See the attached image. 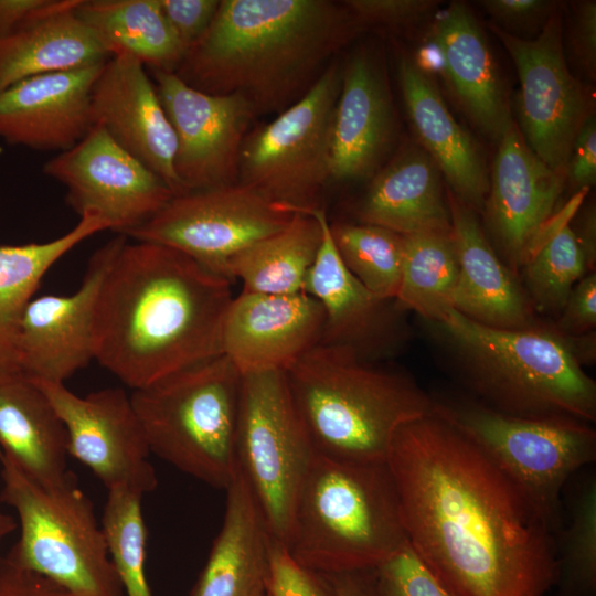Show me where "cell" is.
<instances>
[{
  "instance_id": "cell-1",
  "label": "cell",
  "mask_w": 596,
  "mask_h": 596,
  "mask_svg": "<svg viewBox=\"0 0 596 596\" xmlns=\"http://www.w3.org/2000/svg\"><path fill=\"white\" fill-rule=\"evenodd\" d=\"M386 465L408 543L453 596H545L557 585L556 531L446 421L401 426Z\"/></svg>"
},
{
  "instance_id": "cell-2",
  "label": "cell",
  "mask_w": 596,
  "mask_h": 596,
  "mask_svg": "<svg viewBox=\"0 0 596 596\" xmlns=\"http://www.w3.org/2000/svg\"><path fill=\"white\" fill-rule=\"evenodd\" d=\"M231 280L126 237L100 287L94 360L134 391L222 354Z\"/></svg>"
},
{
  "instance_id": "cell-3",
  "label": "cell",
  "mask_w": 596,
  "mask_h": 596,
  "mask_svg": "<svg viewBox=\"0 0 596 596\" xmlns=\"http://www.w3.org/2000/svg\"><path fill=\"white\" fill-rule=\"evenodd\" d=\"M330 0H220L204 35L173 72L211 95H238L258 115H279L305 96L361 30Z\"/></svg>"
},
{
  "instance_id": "cell-4",
  "label": "cell",
  "mask_w": 596,
  "mask_h": 596,
  "mask_svg": "<svg viewBox=\"0 0 596 596\" xmlns=\"http://www.w3.org/2000/svg\"><path fill=\"white\" fill-rule=\"evenodd\" d=\"M430 323L478 402L518 417L596 421V383L553 327L492 328L455 309Z\"/></svg>"
},
{
  "instance_id": "cell-5",
  "label": "cell",
  "mask_w": 596,
  "mask_h": 596,
  "mask_svg": "<svg viewBox=\"0 0 596 596\" xmlns=\"http://www.w3.org/2000/svg\"><path fill=\"white\" fill-rule=\"evenodd\" d=\"M285 374L316 454L333 459L385 462L397 429L434 411L413 376L347 348L319 343Z\"/></svg>"
},
{
  "instance_id": "cell-6",
  "label": "cell",
  "mask_w": 596,
  "mask_h": 596,
  "mask_svg": "<svg viewBox=\"0 0 596 596\" xmlns=\"http://www.w3.org/2000/svg\"><path fill=\"white\" fill-rule=\"evenodd\" d=\"M406 541L386 461L316 454L286 547L300 566L317 575L372 571Z\"/></svg>"
},
{
  "instance_id": "cell-7",
  "label": "cell",
  "mask_w": 596,
  "mask_h": 596,
  "mask_svg": "<svg viewBox=\"0 0 596 596\" xmlns=\"http://www.w3.org/2000/svg\"><path fill=\"white\" fill-rule=\"evenodd\" d=\"M242 374L223 354L135 390L130 400L151 454L226 490L237 475Z\"/></svg>"
},
{
  "instance_id": "cell-8",
  "label": "cell",
  "mask_w": 596,
  "mask_h": 596,
  "mask_svg": "<svg viewBox=\"0 0 596 596\" xmlns=\"http://www.w3.org/2000/svg\"><path fill=\"white\" fill-rule=\"evenodd\" d=\"M0 500L13 508L20 536L4 556L18 570L41 575L73 596H125L94 504L73 472L43 486L0 450Z\"/></svg>"
},
{
  "instance_id": "cell-9",
  "label": "cell",
  "mask_w": 596,
  "mask_h": 596,
  "mask_svg": "<svg viewBox=\"0 0 596 596\" xmlns=\"http://www.w3.org/2000/svg\"><path fill=\"white\" fill-rule=\"evenodd\" d=\"M433 398V413L468 438L558 534L565 486L596 459L592 424L573 418L512 416L466 398Z\"/></svg>"
},
{
  "instance_id": "cell-10",
  "label": "cell",
  "mask_w": 596,
  "mask_h": 596,
  "mask_svg": "<svg viewBox=\"0 0 596 596\" xmlns=\"http://www.w3.org/2000/svg\"><path fill=\"white\" fill-rule=\"evenodd\" d=\"M236 456L273 539L287 547L316 451L285 372L242 374Z\"/></svg>"
},
{
  "instance_id": "cell-11",
  "label": "cell",
  "mask_w": 596,
  "mask_h": 596,
  "mask_svg": "<svg viewBox=\"0 0 596 596\" xmlns=\"http://www.w3.org/2000/svg\"><path fill=\"white\" fill-rule=\"evenodd\" d=\"M342 66L334 58L309 92L268 124L249 130L238 182L292 212L319 207L331 180V129Z\"/></svg>"
},
{
  "instance_id": "cell-12",
  "label": "cell",
  "mask_w": 596,
  "mask_h": 596,
  "mask_svg": "<svg viewBox=\"0 0 596 596\" xmlns=\"http://www.w3.org/2000/svg\"><path fill=\"white\" fill-rule=\"evenodd\" d=\"M295 213L237 182L174 195L124 235L174 248L225 278L233 256L283 230Z\"/></svg>"
},
{
  "instance_id": "cell-13",
  "label": "cell",
  "mask_w": 596,
  "mask_h": 596,
  "mask_svg": "<svg viewBox=\"0 0 596 596\" xmlns=\"http://www.w3.org/2000/svg\"><path fill=\"white\" fill-rule=\"evenodd\" d=\"M520 81V131L529 148L564 174L575 138L592 111L586 88L571 73L564 55L562 19L556 11L535 39L514 36L492 22Z\"/></svg>"
},
{
  "instance_id": "cell-14",
  "label": "cell",
  "mask_w": 596,
  "mask_h": 596,
  "mask_svg": "<svg viewBox=\"0 0 596 596\" xmlns=\"http://www.w3.org/2000/svg\"><path fill=\"white\" fill-rule=\"evenodd\" d=\"M43 173L63 184L67 204L126 234L159 212L173 196L169 185L93 125L72 148L45 162Z\"/></svg>"
},
{
  "instance_id": "cell-15",
  "label": "cell",
  "mask_w": 596,
  "mask_h": 596,
  "mask_svg": "<svg viewBox=\"0 0 596 596\" xmlns=\"http://www.w3.org/2000/svg\"><path fill=\"white\" fill-rule=\"evenodd\" d=\"M31 382L62 421L67 454L88 467L107 490L127 488L143 496L156 489L151 451L130 396L123 389L108 387L82 397L64 383Z\"/></svg>"
},
{
  "instance_id": "cell-16",
  "label": "cell",
  "mask_w": 596,
  "mask_h": 596,
  "mask_svg": "<svg viewBox=\"0 0 596 596\" xmlns=\"http://www.w3.org/2000/svg\"><path fill=\"white\" fill-rule=\"evenodd\" d=\"M151 72L175 132L174 170L183 193L237 183L242 146L256 117L252 105L238 95L194 89L173 72Z\"/></svg>"
},
{
  "instance_id": "cell-17",
  "label": "cell",
  "mask_w": 596,
  "mask_h": 596,
  "mask_svg": "<svg viewBox=\"0 0 596 596\" xmlns=\"http://www.w3.org/2000/svg\"><path fill=\"white\" fill-rule=\"evenodd\" d=\"M498 143L481 212L483 230L496 253L520 278L522 266L557 212L566 181L535 156L514 121Z\"/></svg>"
},
{
  "instance_id": "cell-18",
  "label": "cell",
  "mask_w": 596,
  "mask_h": 596,
  "mask_svg": "<svg viewBox=\"0 0 596 596\" xmlns=\"http://www.w3.org/2000/svg\"><path fill=\"white\" fill-rule=\"evenodd\" d=\"M126 236L118 234L91 257L72 295H44L28 304L20 327V375L64 383L94 360V319L103 281Z\"/></svg>"
},
{
  "instance_id": "cell-19",
  "label": "cell",
  "mask_w": 596,
  "mask_h": 596,
  "mask_svg": "<svg viewBox=\"0 0 596 596\" xmlns=\"http://www.w3.org/2000/svg\"><path fill=\"white\" fill-rule=\"evenodd\" d=\"M320 221L322 241L304 291L323 311L321 344L347 348L381 362L395 355L408 337V327L394 300L369 291L344 266L332 241L323 209L308 210Z\"/></svg>"
},
{
  "instance_id": "cell-20",
  "label": "cell",
  "mask_w": 596,
  "mask_h": 596,
  "mask_svg": "<svg viewBox=\"0 0 596 596\" xmlns=\"http://www.w3.org/2000/svg\"><path fill=\"white\" fill-rule=\"evenodd\" d=\"M92 124L158 174L174 195L177 137L146 66L128 54L110 56L91 91Z\"/></svg>"
},
{
  "instance_id": "cell-21",
  "label": "cell",
  "mask_w": 596,
  "mask_h": 596,
  "mask_svg": "<svg viewBox=\"0 0 596 596\" xmlns=\"http://www.w3.org/2000/svg\"><path fill=\"white\" fill-rule=\"evenodd\" d=\"M323 311L307 292L233 297L222 330V354L241 374L286 372L321 341Z\"/></svg>"
},
{
  "instance_id": "cell-22",
  "label": "cell",
  "mask_w": 596,
  "mask_h": 596,
  "mask_svg": "<svg viewBox=\"0 0 596 596\" xmlns=\"http://www.w3.org/2000/svg\"><path fill=\"white\" fill-rule=\"evenodd\" d=\"M105 63L29 77L1 91L0 138L36 150L75 146L93 126L91 91Z\"/></svg>"
},
{
  "instance_id": "cell-23",
  "label": "cell",
  "mask_w": 596,
  "mask_h": 596,
  "mask_svg": "<svg viewBox=\"0 0 596 596\" xmlns=\"http://www.w3.org/2000/svg\"><path fill=\"white\" fill-rule=\"evenodd\" d=\"M429 38L458 106L477 128L499 142L513 120L497 61L472 11L464 2L453 1L435 15Z\"/></svg>"
},
{
  "instance_id": "cell-24",
  "label": "cell",
  "mask_w": 596,
  "mask_h": 596,
  "mask_svg": "<svg viewBox=\"0 0 596 596\" xmlns=\"http://www.w3.org/2000/svg\"><path fill=\"white\" fill-rule=\"evenodd\" d=\"M394 132V109L384 72L369 50L342 66L331 129V180L371 177Z\"/></svg>"
},
{
  "instance_id": "cell-25",
  "label": "cell",
  "mask_w": 596,
  "mask_h": 596,
  "mask_svg": "<svg viewBox=\"0 0 596 596\" xmlns=\"http://www.w3.org/2000/svg\"><path fill=\"white\" fill-rule=\"evenodd\" d=\"M447 201L459 266L454 309L492 328L535 324V311L521 279L496 253L477 212L449 190Z\"/></svg>"
},
{
  "instance_id": "cell-26",
  "label": "cell",
  "mask_w": 596,
  "mask_h": 596,
  "mask_svg": "<svg viewBox=\"0 0 596 596\" xmlns=\"http://www.w3.org/2000/svg\"><path fill=\"white\" fill-rule=\"evenodd\" d=\"M398 81L421 147L438 167L448 190L481 213L489 173L476 141L456 121L430 76L407 54L400 58Z\"/></svg>"
},
{
  "instance_id": "cell-27",
  "label": "cell",
  "mask_w": 596,
  "mask_h": 596,
  "mask_svg": "<svg viewBox=\"0 0 596 596\" xmlns=\"http://www.w3.org/2000/svg\"><path fill=\"white\" fill-rule=\"evenodd\" d=\"M225 491L221 530L190 596H260L268 592L273 536L240 470Z\"/></svg>"
},
{
  "instance_id": "cell-28",
  "label": "cell",
  "mask_w": 596,
  "mask_h": 596,
  "mask_svg": "<svg viewBox=\"0 0 596 596\" xmlns=\"http://www.w3.org/2000/svg\"><path fill=\"white\" fill-rule=\"evenodd\" d=\"M443 175L422 147H409L375 173L360 201L362 223L401 235L451 232Z\"/></svg>"
},
{
  "instance_id": "cell-29",
  "label": "cell",
  "mask_w": 596,
  "mask_h": 596,
  "mask_svg": "<svg viewBox=\"0 0 596 596\" xmlns=\"http://www.w3.org/2000/svg\"><path fill=\"white\" fill-rule=\"evenodd\" d=\"M79 0H63L0 38V92L22 79L103 64L109 53L79 20Z\"/></svg>"
},
{
  "instance_id": "cell-30",
  "label": "cell",
  "mask_w": 596,
  "mask_h": 596,
  "mask_svg": "<svg viewBox=\"0 0 596 596\" xmlns=\"http://www.w3.org/2000/svg\"><path fill=\"white\" fill-rule=\"evenodd\" d=\"M0 450L43 486L71 473L65 427L44 393L22 375L0 382Z\"/></svg>"
},
{
  "instance_id": "cell-31",
  "label": "cell",
  "mask_w": 596,
  "mask_h": 596,
  "mask_svg": "<svg viewBox=\"0 0 596 596\" xmlns=\"http://www.w3.org/2000/svg\"><path fill=\"white\" fill-rule=\"evenodd\" d=\"M104 230H109L106 221L84 215L71 231L55 240L0 245V382L20 375L21 321L43 276L81 242Z\"/></svg>"
},
{
  "instance_id": "cell-32",
  "label": "cell",
  "mask_w": 596,
  "mask_h": 596,
  "mask_svg": "<svg viewBox=\"0 0 596 596\" xmlns=\"http://www.w3.org/2000/svg\"><path fill=\"white\" fill-rule=\"evenodd\" d=\"M75 13L110 56L128 54L151 71L174 72L185 53L159 0H79Z\"/></svg>"
},
{
  "instance_id": "cell-33",
  "label": "cell",
  "mask_w": 596,
  "mask_h": 596,
  "mask_svg": "<svg viewBox=\"0 0 596 596\" xmlns=\"http://www.w3.org/2000/svg\"><path fill=\"white\" fill-rule=\"evenodd\" d=\"M322 241V227L311 212H296L280 231L233 256L225 278L238 279L243 291L267 295L302 292Z\"/></svg>"
},
{
  "instance_id": "cell-34",
  "label": "cell",
  "mask_w": 596,
  "mask_h": 596,
  "mask_svg": "<svg viewBox=\"0 0 596 596\" xmlns=\"http://www.w3.org/2000/svg\"><path fill=\"white\" fill-rule=\"evenodd\" d=\"M588 191L575 192L556 212L521 268L520 278L535 312L557 317L575 284L595 272L571 226Z\"/></svg>"
},
{
  "instance_id": "cell-35",
  "label": "cell",
  "mask_w": 596,
  "mask_h": 596,
  "mask_svg": "<svg viewBox=\"0 0 596 596\" xmlns=\"http://www.w3.org/2000/svg\"><path fill=\"white\" fill-rule=\"evenodd\" d=\"M404 258L397 308L413 311L429 322L443 319L454 309L458 259L449 233L404 236Z\"/></svg>"
},
{
  "instance_id": "cell-36",
  "label": "cell",
  "mask_w": 596,
  "mask_h": 596,
  "mask_svg": "<svg viewBox=\"0 0 596 596\" xmlns=\"http://www.w3.org/2000/svg\"><path fill=\"white\" fill-rule=\"evenodd\" d=\"M329 228L348 270L376 297L394 300L402 276L404 235L362 222H329Z\"/></svg>"
},
{
  "instance_id": "cell-37",
  "label": "cell",
  "mask_w": 596,
  "mask_h": 596,
  "mask_svg": "<svg viewBox=\"0 0 596 596\" xmlns=\"http://www.w3.org/2000/svg\"><path fill=\"white\" fill-rule=\"evenodd\" d=\"M583 476L571 489L568 520L556 538L562 596L596 594V477Z\"/></svg>"
},
{
  "instance_id": "cell-38",
  "label": "cell",
  "mask_w": 596,
  "mask_h": 596,
  "mask_svg": "<svg viewBox=\"0 0 596 596\" xmlns=\"http://www.w3.org/2000/svg\"><path fill=\"white\" fill-rule=\"evenodd\" d=\"M107 491L100 525L124 594L152 596L146 574L147 528L142 496L127 488Z\"/></svg>"
},
{
  "instance_id": "cell-39",
  "label": "cell",
  "mask_w": 596,
  "mask_h": 596,
  "mask_svg": "<svg viewBox=\"0 0 596 596\" xmlns=\"http://www.w3.org/2000/svg\"><path fill=\"white\" fill-rule=\"evenodd\" d=\"M375 596H453L406 541L372 570Z\"/></svg>"
},
{
  "instance_id": "cell-40",
  "label": "cell",
  "mask_w": 596,
  "mask_h": 596,
  "mask_svg": "<svg viewBox=\"0 0 596 596\" xmlns=\"http://www.w3.org/2000/svg\"><path fill=\"white\" fill-rule=\"evenodd\" d=\"M268 592L272 596H331L323 579L300 566L288 550L273 539Z\"/></svg>"
},
{
  "instance_id": "cell-41",
  "label": "cell",
  "mask_w": 596,
  "mask_h": 596,
  "mask_svg": "<svg viewBox=\"0 0 596 596\" xmlns=\"http://www.w3.org/2000/svg\"><path fill=\"white\" fill-rule=\"evenodd\" d=\"M480 3L492 23L512 35L540 33L558 8L556 1L546 0H483Z\"/></svg>"
},
{
  "instance_id": "cell-42",
  "label": "cell",
  "mask_w": 596,
  "mask_h": 596,
  "mask_svg": "<svg viewBox=\"0 0 596 596\" xmlns=\"http://www.w3.org/2000/svg\"><path fill=\"white\" fill-rule=\"evenodd\" d=\"M343 4L358 23L401 26L424 18L438 4L432 0H348Z\"/></svg>"
},
{
  "instance_id": "cell-43",
  "label": "cell",
  "mask_w": 596,
  "mask_h": 596,
  "mask_svg": "<svg viewBox=\"0 0 596 596\" xmlns=\"http://www.w3.org/2000/svg\"><path fill=\"white\" fill-rule=\"evenodd\" d=\"M159 2L185 52L204 35L220 7V0H159Z\"/></svg>"
},
{
  "instance_id": "cell-44",
  "label": "cell",
  "mask_w": 596,
  "mask_h": 596,
  "mask_svg": "<svg viewBox=\"0 0 596 596\" xmlns=\"http://www.w3.org/2000/svg\"><path fill=\"white\" fill-rule=\"evenodd\" d=\"M595 327L596 272H589L571 290L553 328L562 336H582Z\"/></svg>"
},
{
  "instance_id": "cell-45",
  "label": "cell",
  "mask_w": 596,
  "mask_h": 596,
  "mask_svg": "<svg viewBox=\"0 0 596 596\" xmlns=\"http://www.w3.org/2000/svg\"><path fill=\"white\" fill-rule=\"evenodd\" d=\"M565 181L576 192L589 190L596 182V120L594 113L579 129L570 152L565 169Z\"/></svg>"
},
{
  "instance_id": "cell-46",
  "label": "cell",
  "mask_w": 596,
  "mask_h": 596,
  "mask_svg": "<svg viewBox=\"0 0 596 596\" xmlns=\"http://www.w3.org/2000/svg\"><path fill=\"white\" fill-rule=\"evenodd\" d=\"M570 43L577 64L590 77L596 70V1H579L574 6Z\"/></svg>"
},
{
  "instance_id": "cell-47",
  "label": "cell",
  "mask_w": 596,
  "mask_h": 596,
  "mask_svg": "<svg viewBox=\"0 0 596 596\" xmlns=\"http://www.w3.org/2000/svg\"><path fill=\"white\" fill-rule=\"evenodd\" d=\"M0 596H73L47 578L18 570L0 557Z\"/></svg>"
},
{
  "instance_id": "cell-48",
  "label": "cell",
  "mask_w": 596,
  "mask_h": 596,
  "mask_svg": "<svg viewBox=\"0 0 596 596\" xmlns=\"http://www.w3.org/2000/svg\"><path fill=\"white\" fill-rule=\"evenodd\" d=\"M63 0H0V38L56 9Z\"/></svg>"
},
{
  "instance_id": "cell-49",
  "label": "cell",
  "mask_w": 596,
  "mask_h": 596,
  "mask_svg": "<svg viewBox=\"0 0 596 596\" xmlns=\"http://www.w3.org/2000/svg\"><path fill=\"white\" fill-rule=\"evenodd\" d=\"M319 576L331 596H375L372 571Z\"/></svg>"
},
{
  "instance_id": "cell-50",
  "label": "cell",
  "mask_w": 596,
  "mask_h": 596,
  "mask_svg": "<svg viewBox=\"0 0 596 596\" xmlns=\"http://www.w3.org/2000/svg\"><path fill=\"white\" fill-rule=\"evenodd\" d=\"M574 233L584 249L590 267L595 270L596 262V214L595 206L588 205L579 216L577 227Z\"/></svg>"
},
{
  "instance_id": "cell-51",
  "label": "cell",
  "mask_w": 596,
  "mask_h": 596,
  "mask_svg": "<svg viewBox=\"0 0 596 596\" xmlns=\"http://www.w3.org/2000/svg\"><path fill=\"white\" fill-rule=\"evenodd\" d=\"M18 528V522L8 513L0 509V542L3 538L12 533Z\"/></svg>"
},
{
  "instance_id": "cell-52",
  "label": "cell",
  "mask_w": 596,
  "mask_h": 596,
  "mask_svg": "<svg viewBox=\"0 0 596 596\" xmlns=\"http://www.w3.org/2000/svg\"><path fill=\"white\" fill-rule=\"evenodd\" d=\"M260 596H272V595L269 594V592H267V593H265V594H263Z\"/></svg>"
}]
</instances>
